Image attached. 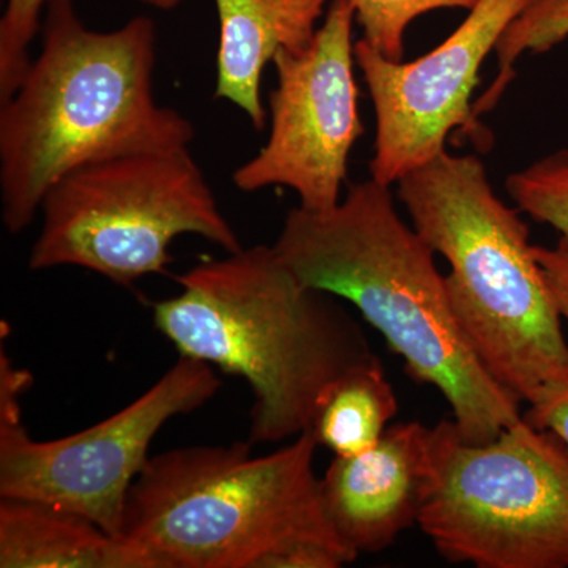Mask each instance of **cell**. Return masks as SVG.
<instances>
[{
    "mask_svg": "<svg viewBox=\"0 0 568 568\" xmlns=\"http://www.w3.org/2000/svg\"><path fill=\"white\" fill-rule=\"evenodd\" d=\"M536 2L477 0L457 31L413 62L388 61L364 39L355 43V62L376 115L372 179L394 185L446 151L455 129H477L470 100L481 65Z\"/></svg>",
    "mask_w": 568,
    "mask_h": 568,
    "instance_id": "30bf717a",
    "label": "cell"
},
{
    "mask_svg": "<svg viewBox=\"0 0 568 568\" xmlns=\"http://www.w3.org/2000/svg\"><path fill=\"white\" fill-rule=\"evenodd\" d=\"M507 192L519 211L555 227L568 242V149H560L508 175Z\"/></svg>",
    "mask_w": 568,
    "mask_h": 568,
    "instance_id": "9a60e30c",
    "label": "cell"
},
{
    "mask_svg": "<svg viewBox=\"0 0 568 568\" xmlns=\"http://www.w3.org/2000/svg\"><path fill=\"white\" fill-rule=\"evenodd\" d=\"M526 420L538 428H547L562 437L568 446V384L548 388L529 405Z\"/></svg>",
    "mask_w": 568,
    "mask_h": 568,
    "instance_id": "d6986e66",
    "label": "cell"
},
{
    "mask_svg": "<svg viewBox=\"0 0 568 568\" xmlns=\"http://www.w3.org/2000/svg\"><path fill=\"white\" fill-rule=\"evenodd\" d=\"M312 433L253 457L252 443L151 457L126 499L121 538L153 568H339L357 556L332 528Z\"/></svg>",
    "mask_w": 568,
    "mask_h": 568,
    "instance_id": "277c9868",
    "label": "cell"
},
{
    "mask_svg": "<svg viewBox=\"0 0 568 568\" xmlns=\"http://www.w3.org/2000/svg\"><path fill=\"white\" fill-rule=\"evenodd\" d=\"M413 227L447 261L452 312L481 364L532 405L568 384V343L555 295L529 242L476 155L443 151L398 182Z\"/></svg>",
    "mask_w": 568,
    "mask_h": 568,
    "instance_id": "5b68a950",
    "label": "cell"
},
{
    "mask_svg": "<svg viewBox=\"0 0 568 568\" xmlns=\"http://www.w3.org/2000/svg\"><path fill=\"white\" fill-rule=\"evenodd\" d=\"M435 426L402 422L353 457H335L321 477L332 528L355 556L384 551L418 525L435 477Z\"/></svg>",
    "mask_w": 568,
    "mask_h": 568,
    "instance_id": "8fae6325",
    "label": "cell"
},
{
    "mask_svg": "<svg viewBox=\"0 0 568 568\" xmlns=\"http://www.w3.org/2000/svg\"><path fill=\"white\" fill-rule=\"evenodd\" d=\"M435 477L418 528L454 564L568 568V446L523 416L469 444L435 426Z\"/></svg>",
    "mask_w": 568,
    "mask_h": 568,
    "instance_id": "52a82bcc",
    "label": "cell"
},
{
    "mask_svg": "<svg viewBox=\"0 0 568 568\" xmlns=\"http://www.w3.org/2000/svg\"><path fill=\"white\" fill-rule=\"evenodd\" d=\"M364 40L388 61H403L407 28L429 11H469L477 0H349Z\"/></svg>",
    "mask_w": 568,
    "mask_h": 568,
    "instance_id": "2e32d148",
    "label": "cell"
},
{
    "mask_svg": "<svg viewBox=\"0 0 568 568\" xmlns=\"http://www.w3.org/2000/svg\"><path fill=\"white\" fill-rule=\"evenodd\" d=\"M48 0H7L0 18V103L6 102L32 61Z\"/></svg>",
    "mask_w": 568,
    "mask_h": 568,
    "instance_id": "e0dca14e",
    "label": "cell"
},
{
    "mask_svg": "<svg viewBox=\"0 0 568 568\" xmlns=\"http://www.w3.org/2000/svg\"><path fill=\"white\" fill-rule=\"evenodd\" d=\"M534 253L547 276L560 316L568 323V242L560 239L551 248L534 245Z\"/></svg>",
    "mask_w": 568,
    "mask_h": 568,
    "instance_id": "ffe728a7",
    "label": "cell"
},
{
    "mask_svg": "<svg viewBox=\"0 0 568 568\" xmlns=\"http://www.w3.org/2000/svg\"><path fill=\"white\" fill-rule=\"evenodd\" d=\"M40 213L31 271L73 265L130 286L164 272L179 235H200L226 253L244 248L189 149L80 168L51 186Z\"/></svg>",
    "mask_w": 568,
    "mask_h": 568,
    "instance_id": "8992f818",
    "label": "cell"
},
{
    "mask_svg": "<svg viewBox=\"0 0 568 568\" xmlns=\"http://www.w3.org/2000/svg\"><path fill=\"white\" fill-rule=\"evenodd\" d=\"M335 0H215L219 14L215 97L245 112L264 130L263 74L282 51L312 44Z\"/></svg>",
    "mask_w": 568,
    "mask_h": 568,
    "instance_id": "7c38bea8",
    "label": "cell"
},
{
    "mask_svg": "<svg viewBox=\"0 0 568 568\" xmlns=\"http://www.w3.org/2000/svg\"><path fill=\"white\" fill-rule=\"evenodd\" d=\"M181 293L153 305L155 327L183 357L244 377L253 392L248 443L312 429L339 377L377 361L335 295L305 286L274 245H254L179 276Z\"/></svg>",
    "mask_w": 568,
    "mask_h": 568,
    "instance_id": "3957f363",
    "label": "cell"
},
{
    "mask_svg": "<svg viewBox=\"0 0 568 568\" xmlns=\"http://www.w3.org/2000/svg\"><path fill=\"white\" fill-rule=\"evenodd\" d=\"M133 2L151 7V9L170 11L178 9V7L181 6L183 0H133Z\"/></svg>",
    "mask_w": 568,
    "mask_h": 568,
    "instance_id": "44dd1931",
    "label": "cell"
},
{
    "mask_svg": "<svg viewBox=\"0 0 568 568\" xmlns=\"http://www.w3.org/2000/svg\"><path fill=\"white\" fill-rule=\"evenodd\" d=\"M33 55L0 103V203L10 234L37 219L55 182L88 164L189 149L193 123L153 95L156 28L136 17L92 31L74 0H48Z\"/></svg>",
    "mask_w": 568,
    "mask_h": 568,
    "instance_id": "7a4b0ae2",
    "label": "cell"
},
{
    "mask_svg": "<svg viewBox=\"0 0 568 568\" xmlns=\"http://www.w3.org/2000/svg\"><path fill=\"white\" fill-rule=\"evenodd\" d=\"M355 22L349 0H335L306 50L276 54L271 133L234 171L241 192L287 186L297 193L298 207L312 212L342 201L351 152L365 132L354 74Z\"/></svg>",
    "mask_w": 568,
    "mask_h": 568,
    "instance_id": "9c48e42d",
    "label": "cell"
},
{
    "mask_svg": "<svg viewBox=\"0 0 568 568\" xmlns=\"http://www.w3.org/2000/svg\"><path fill=\"white\" fill-rule=\"evenodd\" d=\"M32 376L0 349V497L39 500L121 537L126 499L149 448L171 418L194 413L220 390L213 366L178 362L129 406L74 435L36 440L22 422Z\"/></svg>",
    "mask_w": 568,
    "mask_h": 568,
    "instance_id": "ba28073f",
    "label": "cell"
},
{
    "mask_svg": "<svg viewBox=\"0 0 568 568\" xmlns=\"http://www.w3.org/2000/svg\"><path fill=\"white\" fill-rule=\"evenodd\" d=\"M274 248L305 286L353 304L407 373L440 392L463 440L488 443L525 416L467 342L435 253L399 219L390 185L354 183L331 211L297 205Z\"/></svg>",
    "mask_w": 568,
    "mask_h": 568,
    "instance_id": "6da1fadb",
    "label": "cell"
},
{
    "mask_svg": "<svg viewBox=\"0 0 568 568\" xmlns=\"http://www.w3.org/2000/svg\"><path fill=\"white\" fill-rule=\"evenodd\" d=\"M396 414L398 399L377 358L351 369L328 388L310 433L335 457H353L375 446Z\"/></svg>",
    "mask_w": 568,
    "mask_h": 568,
    "instance_id": "5bb4252c",
    "label": "cell"
},
{
    "mask_svg": "<svg viewBox=\"0 0 568 568\" xmlns=\"http://www.w3.org/2000/svg\"><path fill=\"white\" fill-rule=\"evenodd\" d=\"M0 568H153L151 560L91 519L0 497Z\"/></svg>",
    "mask_w": 568,
    "mask_h": 568,
    "instance_id": "4fadbf2b",
    "label": "cell"
},
{
    "mask_svg": "<svg viewBox=\"0 0 568 568\" xmlns=\"http://www.w3.org/2000/svg\"><path fill=\"white\" fill-rule=\"evenodd\" d=\"M529 50L545 51L568 37V0H538L523 21Z\"/></svg>",
    "mask_w": 568,
    "mask_h": 568,
    "instance_id": "ac0fdd59",
    "label": "cell"
}]
</instances>
